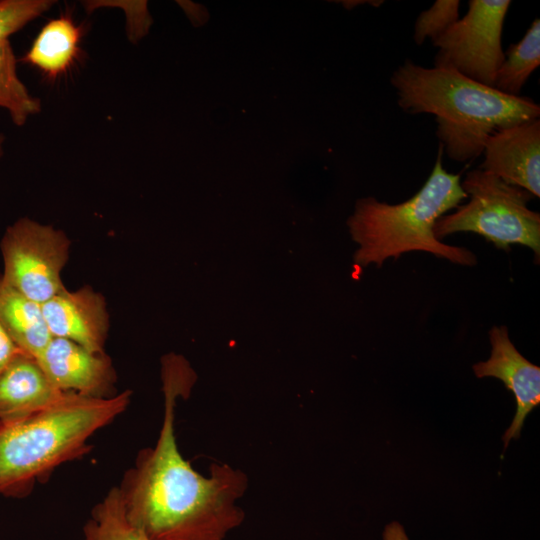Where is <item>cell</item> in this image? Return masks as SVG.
Returning <instances> with one entry per match:
<instances>
[{
  "instance_id": "obj_6",
  "label": "cell",
  "mask_w": 540,
  "mask_h": 540,
  "mask_svg": "<svg viewBox=\"0 0 540 540\" xmlns=\"http://www.w3.org/2000/svg\"><path fill=\"white\" fill-rule=\"evenodd\" d=\"M70 247L71 241L61 229L20 218L2 236L0 275L6 284L42 305L65 288L61 274Z\"/></svg>"
},
{
  "instance_id": "obj_19",
  "label": "cell",
  "mask_w": 540,
  "mask_h": 540,
  "mask_svg": "<svg viewBox=\"0 0 540 540\" xmlns=\"http://www.w3.org/2000/svg\"><path fill=\"white\" fill-rule=\"evenodd\" d=\"M458 0H437L420 13L414 25L413 39L421 45L426 39L433 41L459 19Z\"/></svg>"
},
{
  "instance_id": "obj_5",
  "label": "cell",
  "mask_w": 540,
  "mask_h": 540,
  "mask_svg": "<svg viewBox=\"0 0 540 540\" xmlns=\"http://www.w3.org/2000/svg\"><path fill=\"white\" fill-rule=\"evenodd\" d=\"M461 186L469 201L436 221L433 232L438 240L474 232L505 251L513 244L527 246L539 260L540 214L527 206L534 198L530 192L479 168L468 172Z\"/></svg>"
},
{
  "instance_id": "obj_21",
  "label": "cell",
  "mask_w": 540,
  "mask_h": 540,
  "mask_svg": "<svg viewBox=\"0 0 540 540\" xmlns=\"http://www.w3.org/2000/svg\"><path fill=\"white\" fill-rule=\"evenodd\" d=\"M383 540H410L404 527L397 521L386 525L383 531Z\"/></svg>"
},
{
  "instance_id": "obj_11",
  "label": "cell",
  "mask_w": 540,
  "mask_h": 540,
  "mask_svg": "<svg viewBox=\"0 0 540 540\" xmlns=\"http://www.w3.org/2000/svg\"><path fill=\"white\" fill-rule=\"evenodd\" d=\"M479 169L540 196V120L532 119L492 133Z\"/></svg>"
},
{
  "instance_id": "obj_17",
  "label": "cell",
  "mask_w": 540,
  "mask_h": 540,
  "mask_svg": "<svg viewBox=\"0 0 540 540\" xmlns=\"http://www.w3.org/2000/svg\"><path fill=\"white\" fill-rule=\"evenodd\" d=\"M16 62L10 41H0V107L7 110L14 125L23 126L40 112L41 103L18 77Z\"/></svg>"
},
{
  "instance_id": "obj_8",
  "label": "cell",
  "mask_w": 540,
  "mask_h": 540,
  "mask_svg": "<svg viewBox=\"0 0 540 540\" xmlns=\"http://www.w3.org/2000/svg\"><path fill=\"white\" fill-rule=\"evenodd\" d=\"M36 360L60 391L96 398L117 394V372L105 352L90 351L73 341L52 337Z\"/></svg>"
},
{
  "instance_id": "obj_13",
  "label": "cell",
  "mask_w": 540,
  "mask_h": 540,
  "mask_svg": "<svg viewBox=\"0 0 540 540\" xmlns=\"http://www.w3.org/2000/svg\"><path fill=\"white\" fill-rule=\"evenodd\" d=\"M80 38V28L70 17L51 19L39 31L22 61L56 79L67 73L77 60Z\"/></svg>"
},
{
  "instance_id": "obj_10",
  "label": "cell",
  "mask_w": 540,
  "mask_h": 540,
  "mask_svg": "<svg viewBox=\"0 0 540 540\" xmlns=\"http://www.w3.org/2000/svg\"><path fill=\"white\" fill-rule=\"evenodd\" d=\"M52 337L73 341L94 352H105L110 317L104 296L91 286L63 288L41 305Z\"/></svg>"
},
{
  "instance_id": "obj_1",
  "label": "cell",
  "mask_w": 540,
  "mask_h": 540,
  "mask_svg": "<svg viewBox=\"0 0 540 540\" xmlns=\"http://www.w3.org/2000/svg\"><path fill=\"white\" fill-rule=\"evenodd\" d=\"M164 412L156 443L141 449L117 486L128 520L150 540H226L244 521L238 500L247 475L212 463L203 476L182 456L175 434L179 397L187 398L197 375L181 355L161 359Z\"/></svg>"
},
{
  "instance_id": "obj_23",
  "label": "cell",
  "mask_w": 540,
  "mask_h": 540,
  "mask_svg": "<svg viewBox=\"0 0 540 540\" xmlns=\"http://www.w3.org/2000/svg\"><path fill=\"white\" fill-rule=\"evenodd\" d=\"M4 143H5V136L4 134L0 133V158L3 156V153H4Z\"/></svg>"
},
{
  "instance_id": "obj_22",
  "label": "cell",
  "mask_w": 540,
  "mask_h": 540,
  "mask_svg": "<svg viewBox=\"0 0 540 540\" xmlns=\"http://www.w3.org/2000/svg\"><path fill=\"white\" fill-rule=\"evenodd\" d=\"M363 3L372 4L373 6L377 7V6H380L381 4H383L384 2L381 1V0L380 1L376 0V1H343L342 2L343 6H345L348 9H351L354 6L360 5V4H363Z\"/></svg>"
},
{
  "instance_id": "obj_15",
  "label": "cell",
  "mask_w": 540,
  "mask_h": 540,
  "mask_svg": "<svg viewBox=\"0 0 540 540\" xmlns=\"http://www.w3.org/2000/svg\"><path fill=\"white\" fill-rule=\"evenodd\" d=\"M493 87L510 96H521L523 86L540 65V20L536 18L523 38L504 52Z\"/></svg>"
},
{
  "instance_id": "obj_4",
  "label": "cell",
  "mask_w": 540,
  "mask_h": 540,
  "mask_svg": "<svg viewBox=\"0 0 540 540\" xmlns=\"http://www.w3.org/2000/svg\"><path fill=\"white\" fill-rule=\"evenodd\" d=\"M440 144L434 167L421 189L399 204L380 202L374 197L361 198L347 225L352 239L359 244L354 254L357 265L380 267L390 257L425 251L461 265H474L475 255L466 248L450 246L433 232L436 221L445 212L457 208L468 198L461 186L460 174L447 172L442 165Z\"/></svg>"
},
{
  "instance_id": "obj_18",
  "label": "cell",
  "mask_w": 540,
  "mask_h": 540,
  "mask_svg": "<svg viewBox=\"0 0 540 540\" xmlns=\"http://www.w3.org/2000/svg\"><path fill=\"white\" fill-rule=\"evenodd\" d=\"M53 0H0V41L48 11Z\"/></svg>"
},
{
  "instance_id": "obj_9",
  "label": "cell",
  "mask_w": 540,
  "mask_h": 540,
  "mask_svg": "<svg viewBox=\"0 0 540 540\" xmlns=\"http://www.w3.org/2000/svg\"><path fill=\"white\" fill-rule=\"evenodd\" d=\"M489 338L490 358L474 364L473 371L478 378L501 380L516 399V414L502 437L505 451L512 439L520 437L526 417L540 403V368L515 348L506 326L492 327Z\"/></svg>"
},
{
  "instance_id": "obj_20",
  "label": "cell",
  "mask_w": 540,
  "mask_h": 540,
  "mask_svg": "<svg viewBox=\"0 0 540 540\" xmlns=\"http://www.w3.org/2000/svg\"><path fill=\"white\" fill-rule=\"evenodd\" d=\"M22 352L0 323V372Z\"/></svg>"
},
{
  "instance_id": "obj_14",
  "label": "cell",
  "mask_w": 540,
  "mask_h": 540,
  "mask_svg": "<svg viewBox=\"0 0 540 540\" xmlns=\"http://www.w3.org/2000/svg\"><path fill=\"white\" fill-rule=\"evenodd\" d=\"M0 323L16 345L35 359L52 336L38 304L6 284L0 275Z\"/></svg>"
},
{
  "instance_id": "obj_16",
  "label": "cell",
  "mask_w": 540,
  "mask_h": 540,
  "mask_svg": "<svg viewBox=\"0 0 540 540\" xmlns=\"http://www.w3.org/2000/svg\"><path fill=\"white\" fill-rule=\"evenodd\" d=\"M78 540H150L126 517L117 486L94 505Z\"/></svg>"
},
{
  "instance_id": "obj_2",
  "label": "cell",
  "mask_w": 540,
  "mask_h": 540,
  "mask_svg": "<svg viewBox=\"0 0 540 540\" xmlns=\"http://www.w3.org/2000/svg\"><path fill=\"white\" fill-rule=\"evenodd\" d=\"M391 85L402 110L434 115L443 151L458 162L482 154L495 131L540 116V106L528 97L506 95L450 68L423 67L410 59L392 73Z\"/></svg>"
},
{
  "instance_id": "obj_12",
  "label": "cell",
  "mask_w": 540,
  "mask_h": 540,
  "mask_svg": "<svg viewBox=\"0 0 540 540\" xmlns=\"http://www.w3.org/2000/svg\"><path fill=\"white\" fill-rule=\"evenodd\" d=\"M65 393L52 385L34 357L22 352L0 372V420L38 413Z\"/></svg>"
},
{
  "instance_id": "obj_3",
  "label": "cell",
  "mask_w": 540,
  "mask_h": 540,
  "mask_svg": "<svg viewBox=\"0 0 540 540\" xmlns=\"http://www.w3.org/2000/svg\"><path fill=\"white\" fill-rule=\"evenodd\" d=\"M132 391L110 398L66 392L23 419L0 420V496L22 498L59 466L86 456L90 438L126 411Z\"/></svg>"
},
{
  "instance_id": "obj_7",
  "label": "cell",
  "mask_w": 540,
  "mask_h": 540,
  "mask_svg": "<svg viewBox=\"0 0 540 540\" xmlns=\"http://www.w3.org/2000/svg\"><path fill=\"white\" fill-rule=\"evenodd\" d=\"M509 0H470L466 15L432 41L434 66L493 87L504 60L502 31Z\"/></svg>"
}]
</instances>
